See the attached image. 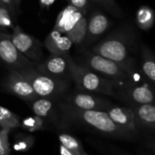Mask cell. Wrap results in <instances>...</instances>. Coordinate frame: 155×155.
Here are the masks:
<instances>
[{"label": "cell", "mask_w": 155, "mask_h": 155, "mask_svg": "<svg viewBox=\"0 0 155 155\" xmlns=\"http://www.w3.org/2000/svg\"><path fill=\"white\" fill-rule=\"evenodd\" d=\"M18 70L28 81L38 98H48L57 101L68 90V83L64 79H58L41 73L35 66Z\"/></svg>", "instance_id": "4"}, {"label": "cell", "mask_w": 155, "mask_h": 155, "mask_svg": "<svg viewBox=\"0 0 155 155\" xmlns=\"http://www.w3.org/2000/svg\"><path fill=\"white\" fill-rule=\"evenodd\" d=\"M92 1L97 3L101 7H102L104 9H106L108 12H110L115 17L121 18L123 15L122 10L115 2V0H92Z\"/></svg>", "instance_id": "25"}, {"label": "cell", "mask_w": 155, "mask_h": 155, "mask_svg": "<svg viewBox=\"0 0 155 155\" xmlns=\"http://www.w3.org/2000/svg\"><path fill=\"white\" fill-rule=\"evenodd\" d=\"M86 15V11H84V10H81V9H77L68 18V20H67V22L65 23V25L63 26V28H62V29H61V31H60V33H62V34H67V33H68L74 27H75V25L80 21V19L83 17V16H85Z\"/></svg>", "instance_id": "26"}, {"label": "cell", "mask_w": 155, "mask_h": 155, "mask_svg": "<svg viewBox=\"0 0 155 155\" xmlns=\"http://www.w3.org/2000/svg\"><path fill=\"white\" fill-rule=\"evenodd\" d=\"M21 126L29 130V131H36L42 130L44 128V118L35 115L34 117H28L21 122Z\"/></svg>", "instance_id": "23"}, {"label": "cell", "mask_w": 155, "mask_h": 155, "mask_svg": "<svg viewBox=\"0 0 155 155\" xmlns=\"http://www.w3.org/2000/svg\"><path fill=\"white\" fill-rule=\"evenodd\" d=\"M137 154H138V155H155L153 152H151V151L146 150L145 148H143V147H141V146H140V148L137 150Z\"/></svg>", "instance_id": "34"}, {"label": "cell", "mask_w": 155, "mask_h": 155, "mask_svg": "<svg viewBox=\"0 0 155 155\" xmlns=\"http://www.w3.org/2000/svg\"><path fill=\"white\" fill-rule=\"evenodd\" d=\"M29 106L35 115L41 118H51L56 110V101L48 98H37L29 101Z\"/></svg>", "instance_id": "17"}, {"label": "cell", "mask_w": 155, "mask_h": 155, "mask_svg": "<svg viewBox=\"0 0 155 155\" xmlns=\"http://www.w3.org/2000/svg\"><path fill=\"white\" fill-rule=\"evenodd\" d=\"M67 1L69 3V5L75 7L76 8L84 11H86L89 5V0H67Z\"/></svg>", "instance_id": "29"}, {"label": "cell", "mask_w": 155, "mask_h": 155, "mask_svg": "<svg viewBox=\"0 0 155 155\" xmlns=\"http://www.w3.org/2000/svg\"><path fill=\"white\" fill-rule=\"evenodd\" d=\"M116 98L129 105L155 103V92L149 85L134 84L128 81L116 91Z\"/></svg>", "instance_id": "8"}, {"label": "cell", "mask_w": 155, "mask_h": 155, "mask_svg": "<svg viewBox=\"0 0 155 155\" xmlns=\"http://www.w3.org/2000/svg\"><path fill=\"white\" fill-rule=\"evenodd\" d=\"M0 61L9 69H22L36 66V63L21 54L13 44L11 36L0 31Z\"/></svg>", "instance_id": "6"}, {"label": "cell", "mask_w": 155, "mask_h": 155, "mask_svg": "<svg viewBox=\"0 0 155 155\" xmlns=\"http://www.w3.org/2000/svg\"><path fill=\"white\" fill-rule=\"evenodd\" d=\"M135 115L140 134H155V103L129 105Z\"/></svg>", "instance_id": "12"}, {"label": "cell", "mask_w": 155, "mask_h": 155, "mask_svg": "<svg viewBox=\"0 0 155 155\" xmlns=\"http://www.w3.org/2000/svg\"><path fill=\"white\" fill-rule=\"evenodd\" d=\"M11 36L13 44L18 50L34 63H38L44 58L42 44L34 37L25 33L19 26H15Z\"/></svg>", "instance_id": "7"}, {"label": "cell", "mask_w": 155, "mask_h": 155, "mask_svg": "<svg viewBox=\"0 0 155 155\" xmlns=\"http://www.w3.org/2000/svg\"><path fill=\"white\" fill-rule=\"evenodd\" d=\"M56 0H40V6L42 8H47L50 7Z\"/></svg>", "instance_id": "32"}, {"label": "cell", "mask_w": 155, "mask_h": 155, "mask_svg": "<svg viewBox=\"0 0 155 155\" xmlns=\"http://www.w3.org/2000/svg\"><path fill=\"white\" fill-rule=\"evenodd\" d=\"M125 155H129V154H125Z\"/></svg>", "instance_id": "37"}, {"label": "cell", "mask_w": 155, "mask_h": 155, "mask_svg": "<svg viewBox=\"0 0 155 155\" xmlns=\"http://www.w3.org/2000/svg\"><path fill=\"white\" fill-rule=\"evenodd\" d=\"M4 88L10 94L28 102L38 98L28 81L18 69H10L4 81Z\"/></svg>", "instance_id": "9"}, {"label": "cell", "mask_w": 155, "mask_h": 155, "mask_svg": "<svg viewBox=\"0 0 155 155\" xmlns=\"http://www.w3.org/2000/svg\"><path fill=\"white\" fill-rule=\"evenodd\" d=\"M24 140H20V141H18L16 144H15V149L18 150H27L28 149V146H26V143H29L31 138L29 137H26V138H23Z\"/></svg>", "instance_id": "30"}, {"label": "cell", "mask_w": 155, "mask_h": 155, "mask_svg": "<svg viewBox=\"0 0 155 155\" xmlns=\"http://www.w3.org/2000/svg\"><path fill=\"white\" fill-rule=\"evenodd\" d=\"M65 103L71 105L75 108L81 110H108L113 104L101 97L96 96L91 92H77L68 95L64 98Z\"/></svg>", "instance_id": "10"}, {"label": "cell", "mask_w": 155, "mask_h": 155, "mask_svg": "<svg viewBox=\"0 0 155 155\" xmlns=\"http://www.w3.org/2000/svg\"><path fill=\"white\" fill-rule=\"evenodd\" d=\"M44 46L52 55H66L72 46L71 39L67 35H62L60 32L52 30L46 38Z\"/></svg>", "instance_id": "14"}, {"label": "cell", "mask_w": 155, "mask_h": 155, "mask_svg": "<svg viewBox=\"0 0 155 155\" xmlns=\"http://www.w3.org/2000/svg\"><path fill=\"white\" fill-rule=\"evenodd\" d=\"M155 22V13L148 6H141L136 13V24L144 31L150 29Z\"/></svg>", "instance_id": "18"}, {"label": "cell", "mask_w": 155, "mask_h": 155, "mask_svg": "<svg viewBox=\"0 0 155 155\" xmlns=\"http://www.w3.org/2000/svg\"><path fill=\"white\" fill-rule=\"evenodd\" d=\"M135 48L136 32L132 26H125L93 47L92 52L116 62L132 75L136 70L132 58Z\"/></svg>", "instance_id": "2"}, {"label": "cell", "mask_w": 155, "mask_h": 155, "mask_svg": "<svg viewBox=\"0 0 155 155\" xmlns=\"http://www.w3.org/2000/svg\"><path fill=\"white\" fill-rule=\"evenodd\" d=\"M19 126H21L19 117L10 110L0 106V128L11 130Z\"/></svg>", "instance_id": "19"}, {"label": "cell", "mask_w": 155, "mask_h": 155, "mask_svg": "<svg viewBox=\"0 0 155 155\" xmlns=\"http://www.w3.org/2000/svg\"><path fill=\"white\" fill-rule=\"evenodd\" d=\"M87 18L85 16H83L80 21L78 22L75 27L66 35L71 39L72 43L76 45L81 44L86 39L87 35Z\"/></svg>", "instance_id": "20"}, {"label": "cell", "mask_w": 155, "mask_h": 155, "mask_svg": "<svg viewBox=\"0 0 155 155\" xmlns=\"http://www.w3.org/2000/svg\"><path fill=\"white\" fill-rule=\"evenodd\" d=\"M9 130L1 129L0 130V155H9L10 146L8 142V133Z\"/></svg>", "instance_id": "27"}, {"label": "cell", "mask_w": 155, "mask_h": 155, "mask_svg": "<svg viewBox=\"0 0 155 155\" xmlns=\"http://www.w3.org/2000/svg\"><path fill=\"white\" fill-rule=\"evenodd\" d=\"M13 2H14V4H15V6H18L19 5V3H20V0H13Z\"/></svg>", "instance_id": "35"}, {"label": "cell", "mask_w": 155, "mask_h": 155, "mask_svg": "<svg viewBox=\"0 0 155 155\" xmlns=\"http://www.w3.org/2000/svg\"><path fill=\"white\" fill-rule=\"evenodd\" d=\"M70 78L80 91L100 93L116 98V81L96 73L88 67L78 64L71 57L68 59Z\"/></svg>", "instance_id": "3"}, {"label": "cell", "mask_w": 155, "mask_h": 155, "mask_svg": "<svg viewBox=\"0 0 155 155\" xmlns=\"http://www.w3.org/2000/svg\"><path fill=\"white\" fill-rule=\"evenodd\" d=\"M81 155H89V154H88V153H86V151L83 150H82V152H81Z\"/></svg>", "instance_id": "36"}, {"label": "cell", "mask_w": 155, "mask_h": 155, "mask_svg": "<svg viewBox=\"0 0 155 155\" xmlns=\"http://www.w3.org/2000/svg\"><path fill=\"white\" fill-rule=\"evenodd\" d=\"M58 140L61 145H63L68 150L72 151L74 154L81 155V152L83 150L82 145L75 137L67 133H60L58 134Z\"/></svg>", "instance_id": "21"}, {"label": "cell", "mask_w": 155, "mask_h": 155, "mask_svg": "<svg viewBox=\"0 0 155 155\" xmlns=\"http://www.w3.org/2000/svg\"><path fill=\"white\" fill-rule=\"evenodd\" d=\"M140 69L143 77L155 88V55L146 45L140 47Z\"/></svg>", "instance_id": "16"}, {"label": "cell", "mask_w": 155, "mask_h": 155, "mask_svg": "<svg viewBox=\"0 0 155 155\" xmlns=\"http://www.w3.org/2000/svg\"><path fill=\"white\" fill-rule=\"evenodd\" d=\"M84 60L89 68L109 80L116 82H125L126 81L130 80L131 75L129 72L122 68L119 64L107 58L93 52H86Z\"/></svg>", "instance_id": "5"}, {"label": "cell", "mask_w": 155, "mask_h": 155, "mask_svg": "<svg viewBox=\"0 0 155 155\" xmlns=\"http://www.w3.org/2000/svg\"><path fill=\"white\" fill-rule=\"evenodd\" d=\"M0 1L4 2V3L10 8L11 12H12V13L14 14V16L16 17V15H17V9H16V6H15V4H14V2H13V0H0Z\"/></svg>", "instance_id": "31"}, {"label": "cell", "mask_w": 155, "mask_h": 155, "mask_svg": "<svg viewBox=\"0 0 155 155\" xmlns=\"http://www.w3.org/2000/svg\"><path fill=\"white\" fill-rule=\"evenodd\" d=\"M110 26L109 18L101 12L93 13L89 21H87V35L86 39L92 41L102 35Z\"/></svg>", "instance_id": "15"}, {"label": "cell", "mask_w": 155, "mask_h": 155, "mask_svg": "<svg viewBox=\"0 0 155 155\" xmlns=\"http://www.w3.org/2000/svg\"><path fill=\"white\" fill-rule=\"evenodd\" d=\"M78 8H76L75 7L71 6V5H68V7H66L61 12H59L58 18H57V20H56V24H55V27L53 28V30H56V31H58L60 32L63 26L65 25V23L67 22L68 18L77 10ZM62 34V33H61Z\"/></svg>", "instance_id": "24"}, {"label": "cell", "mask_w": 155, "mask_h": 155, "mask_svg": "<svg viewBox=\"0 0 155 155\" xmlns=\"http://www.w3.org/2000/svg\"><path fill=\"white\" fill-rule=\"evenodd\" d=\"M59 152H60V155H76L61 144L59 145Z\"/></svg>", "instance_id": "33"}, {"label": "cell", "mask_w": 155, "mask_h": 155, "mask_svg": "<svg viewBox=\"0 0 155 155\" xmlns=\"http://www.w3.org/2000/svg\"><path fill=\"white\" fill-rule=\"evenodd\" d=\"M14 18L16 17L11 12L10 8L2 1H0V28H15Z\"/></svg>", "instance_id": "22"}, {"label": "cell", "mask_w": 155, "mask_h": 155, "mask_svg": "<svg viewBox=\"0 0 155 155\" xmlns=\"http://www.w3.org/2000/svg\"><path fill=\"white\" fill-rule=\"evenodd\" d=\"M106 112L117 125L130 130L138 136H140L137 128L134 112L130 107H120L112 105L108 110H106Z\"/></svg>", "instance_id": "13"}, {"label": "cell", "mask_w": 155, "mask_h": 155, "mask_svg": "<svg viewBox=\"0 0 155 155\" xmlns=\"http://www.w3.org/2000/svg\"><path fill=\"white\" fill-rule=\"evenodd\" d=\"M69 55H52L48 56L46 59H42L37 63L35 68L41 73L47 74L58 79H66L70 77L69 71Z\"/></svg>", "instance_id": "11"}, {"label": "cell", "mask_w": 155, "mask_h": 155, "mask_svg": "<svg viewBox=\"0 0 155 155\" xmlns=\"http://www.w3.org/2000/svg\"><path fill=\"white\" fill-rule=\"evenodd\" d=\"M139 142L141 147L155 154V134H142Z\"/></svg>", "instance_id": "28"}, {"label": "cell", "mask_w": 155, "mask_h": 155, "mask_svg": "<svg viewBox=\"0 0 155 155\" xmlns=\"http://www.w3.org/2000/svg\"><path fill=\"white\" fill-rule=\"evenodd\" d=\"M58 110L65 122L84 125L98 133L111 139L139 142L140 136L117 125L104 110H81L62 102Z\"/></svg>", "instance_id": "1"}]
</instances>
